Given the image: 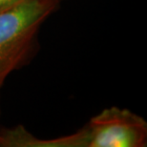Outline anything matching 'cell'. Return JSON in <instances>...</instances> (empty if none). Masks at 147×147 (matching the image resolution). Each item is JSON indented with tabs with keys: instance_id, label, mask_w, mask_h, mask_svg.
Instances as JSON below:
<instances>
[{
	"instance_id": "6da1fadb",
	"label": "cell",
	"mask_w": 147,
	"mask_h": 147,
	"mask_svg": "<svg viewBox=\"0 0 147 147\" xmlns=\"http://www.w3.org/2000/svg\"><path fill=\"white\" fill-rule=\"evenodd\" d=\"M58 0H27L0 11V88L27 55L40 25Z\"/></svg>"
},
{
	"instance_id": "7a4b0ae2",
	"label": "cell",
	"mask_w": 147,
	"mask_h": 147,
	"mask_svg": "<svg viewBox=\"0 0 147 147\" xmlns=\"http://www.w3.org/2000/svg\"><path fill=\"white\" fill-rule=\"evenodd\" d=\"M85 147H143L147 122L128 109L112 106L102 110L84 127Z\"/></svg>"
},
{
	"instance_id": "3957f363",
	"label": "cell",
	"mask_w": 147,
	"mask_h": 147,
	"mask_svg": "<svg viewBox=\"0 0 147 147\" xmlns=\"http://www.w3.org/2000/svg\"><path fill=\"white\" fill-rule=\"evenodd\" d=\"M86 135L82 128L76 133L54 140H40L24 127L0 131V147H85Z\"/></svg>"
},
{
	"instance_id": "277c9868",
	"label": "cell",
	"mask_w": 147,
	"mask_h": 147,
	"mask_svg": "<svg viewBox=\"0 0 147 147\" xmlns=\"http://www.w3.org/2000/svg\"><path fill=\"white\" fill-rule=\"evenodd\" d=\"M24 1H27V0H0V11L7 10Z\"/></svg>"
}]
</instances>
